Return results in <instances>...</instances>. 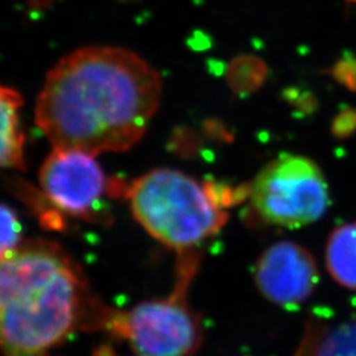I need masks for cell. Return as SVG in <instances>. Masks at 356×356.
Segmentation results:
<instances>
[{
  "mask_svg": "<svg viewBox=\"0 0 356 356\" xmlns=\"http://www.w3.org/2000/svg\"><path fill=\"white\" fill-rule=\"evenodd\" d=\"M268 76L264 60L252 54L235 57L226 69V82L236 95H250L260 89Z\"/></svg>",
  "mask_w": 356,
  "mask_h": 356,
  "instance_id": "10",
  "label": "cell"
},
{
  "mask_svg": "<svg viewBox=\"0 0 356 356\" xmlns=\"http://www.w3.org/2000/svg\"><path fill=\"white\" fill-rule=\"evenodd\" d=\"M312 356H356V321L342 322L326 331Z\"/></svg>",
  "mask_w": 356,
  "mask_h": 356,
  "instance_id": "11",
  "label": "cell"
},
{
  "mask_svg": "<svg viewBox=\"0 0 356 356\" xmlns=\"http://www.w3.org/2000/svg\"><path fill=\"white\" fill-rule=\"evenodd\" d=\"M356 127V111L354 110H346L339 115L334 123V129L339 134L350 132L353 128Z\"/></svg>",
  "mask_w": 356,
  "mask_h": 356,
  "instance_id": "14",
  "label": "cell"
},
{
  "mask_svg": "<svg viewBox=\"0 0 356 356\" xmlns=\"http://www.w3.org/2000/svg\"><path fill=\"white\" fill-rule=\"evenodd\" d=\"M22 243L20 220L10 207L0 204V257Z\"/></svg>",
  "mask_w": 356,
  "mask_h": 356,
  "instance_id": "12",
  "label": "cell"
},
{
  "mask_svg": "<svg viewBox=\"0 0 356 356\" xmlns=\"http://www.w3.org/2000/svg\"><path fill=\"white\" fill-rule=\"evenodd\" d=\"M124 197L144 229L178 254L193 251L227 220L229 200L220 197V191L175 169L141 176Z\"/></svg>",
  "mask_w": 356,
  "mask_h": 356,
  "instance_id": "3",
  "label": "cell"
},
{
  "mask_svg": "<svg viewBox=\"0 0 356 356\" xmlns=\"http://www.w3.org/2000/svg\"><path fill=\"white\" fill-rule=\"evenodd\" d=\"M94 157L78 151L53 149L41 166V189L64 213L88 219L101 210L110 188Z\"/></svg>",
  "mask_w": 356,
  "mask_h": 356,
  "instance_id": "6",
  "label": "cell"
},
{
  "mask_svg": "<svg viewBox=\"0 0 356 356\" xmlns=\"http://www.w3.org/2000/svg\"><path fill=\"white\" fill-rule=\"evenodd\" d=\"M331 76L346 89L356 91V58L353 56H344L332 65Z\"/></svg>",
  "mask_w": 356,
  "mask_h": 356,
  "instance_id": "13",
  "label": "cell"
},
{
  "mask_svg": "<svg viewBox=\"0 0 356 356\" xmlns=\"http://www.w3.org/2000/svg\"><path fill=\"white\" fill-rule=\"evenodd\" d=\"M197 252H181L175 291L127 312L108 309L102 327L126 339L139 356H193L202 342L198 317L188 304V288L198 267Z\"/></svg>",
  "mask_w": 356,
  "mask_h": 356,
  "instance_id": "4",
  "label": "cell"
},
{
  "mask_svg": "<svg viewBox=\"0 0 356 356\" xmlns=\"http://www.w3.org/2000/svg\"><path fill=\"white\" fill-rule=\"evenodd\" d=\"M244 195L259 220L300 229L325 216L330 197L326 178L312 159L281 153L247 185Z\"/></svg>",
  "mask_w": 356,
  "mask_h": 356,
  "instance_id": "5",
  "label": "cell"
},
{
  "mask_svg": "<svg viewBox=\"0 0 356 356\" xmlns=\"http://www.w3.org/2000/svg\"><path fill=\"white\" fill-rule=\"evenodd\" d=\"M106 310L56 243H22L0 257V350L6 355H41L79 327H102Z\"/></svg>",
  "mask_w": 356,
  "mask_h": 356,
  "instance_id": "2",
  "label": "cell"
},
{
  "mask_svg": "<svg viewBox=\"0 0 356 356\" xmlns=\"http://www.w3.org/2000/svg\"><path fill=\"white\" fill-rule=\"evenodd\" d=\"M347 1H351V3H356V0H347Z\"/></svg>",
  "mask_w": 356,
  "mask_h": 356,
  "instance_id": "15",
  "label": "cell"
},
{
  "mask_svg": "<svg viewBox=\"0 0 356 356\" xmlns=\"http://www.w3.org/2000/svg\"><path fill=\"white\" fill-rule=\"evenodd\" d=\"M161 91L157 70L134 51L86 47L65 56L48 73L36 123L53 149L124 152L144 136Z\"/></svg>",
  "mask_w": 356,
  "mask_h": 356,
  "instance_id": "1",
  "label": "cell"
},
{
  "mask_svg": "<svg viewBox=\"0 0 356 356\" xmlns=\"http://www.w3.org/2000/svg\"><path fill=\"white\" fill-rule=\"evenodd\" d=\"M23 99L17 91L0 85V169H23L26 166L24 141L20 127Z\"/></svg>",
  "mask_w": 356,
  "mask_h": 356,
  "instance_id": "8",
  "label": "cell"
},
{
  "mask_svg": "<svg viewBox=\"0 0 356 356\" xmlns=\"http://www.w3.org/2000/svg\"><path fill=\"white\" fill-rule=\"evenodd\" d=\"M326 267L338 284L356 291V222L344 223L331 232Z\"/></svg>",
  "mask_w": 356,
  "mask_h": 356,
  "instance_id": "9",
  "label": "cell"
},
{
  "mask_svg": "<svg viewBox=\"0 0 356 356\" xmlns=\"http://www.w3.org/2000/svg\"><path fill=\"white\" fill-rule=\"evenodd\" d=\"M254 281L260 293L275 305L288 309L304 304L318 285L317 263L297 243H273L254 266Z\"/></svg>",
  "mask_w": 356,
  "mask_h": 356,
  "instance_id": "7",
  "label": "cell"
}]
</instances>
